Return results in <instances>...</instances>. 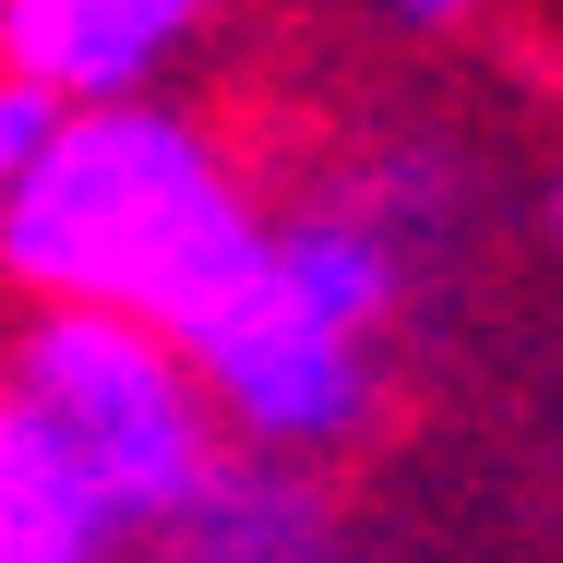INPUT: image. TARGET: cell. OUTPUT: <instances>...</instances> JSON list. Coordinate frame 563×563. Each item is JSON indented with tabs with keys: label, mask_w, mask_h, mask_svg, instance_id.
I'll list each match as a JSON object with an SVG mask.
<instances>
[{
	"label": "cell",
	"mask_w": 563,
	"mask_h": 563,
	"mask_svg": "<svg viewBox=\"0 0 563 563\" xmlns=\"http://www.w3.org/2000/svg\"><path fill=\"white\" fill-rule=\"evenodd\" d=\"M252 192L180 109H60V132L0 192V276L36 312H120L144 336L192 347L228 300L264 276Z\"/></svg>",
	"instance_id": "6da1fadb"
},
{
	"label": "cell",
	"mask_w": 563,
	"mask_h": 563,
	"mask_svg": "<svg viewBox=\"0 0 563 563\" xmlns=\"http://www.w3.org/2000/svg\"><path fill=\"white\" fill-rule=\"evenodd\" d=\"M384 312H396L384 228L372 217H288L264 240V276L180 360L217 396L228 432H252L264 455H312V444H347L372 420V396H384V372H372Z\"/></svg>",
	"instance_id": "7a4b0ae2"
},
{
	"label": "cell",
	"mask_w": 563,
	"mask_h": 563,
	"mask_svg": "<svg viewBox=\"0 0 563 563\" xmlns=\"http://www.w3.org/2000/svg\"><path fill=\"white\" fill-rule=\"evenodd\" d=\"M0 396L85 467V492L120 528H180L217 479V396L192 360L120 312H24L0 347Z\"/></svg>",
	"instance_id": "3957f363"
},
{
	"label": "cell",
	"mask_w": 563,
	"mask_h": 563,
	"mask_svg": "<svg viewBox=\"0 0 563 563\" xmlns=\"http://www.w3.org/2000/svg\"><path fill=\"white\" fill-rule=\"evenodd\" d=\"M217 0H0V73L60 97V109H120Z\"/></svg>",
	"instance_id": "277c9868"
},
{
	"label": "cell",
	"mask_w": 563,
	"mask_h": 563,
	"mask_svg": "<svg viewBox=\"0 0 563 563\" xmlns=\"http://www.w3.org/2000/svg\"><path fill=\"white\" fill-rule=\"evenodd\" d=\"M120 516L85 492V467L0 396V563H109Z\"/></svg>",
	"instance_id": "5b68a950"
},
{
	"label": "cell",
	"mask_w": 563,
	"mask_h": 563,
	"mask_svg": "<svg viewBox=\"0 0 563 563\" xmlns=\"http://www.w3.org/2000/svg\"><path fill=\"white\" fill-rule=\"evenodd\" d=\"M180 552L192 563H336V528L276 455H252V467L205 479V504L180 516Z\"/></svg>",
	"instance_id": "8992f818"
},
{
	"label": "cell",
	"mask_w": 563,
	"mask_h": 563,
	"mask_svg": "<svg viewBox=\"0 0 563 563\" xmlns=\"http://www.w3.org/2000/svg\"><path fill=\"white\" fill-rule=\"evenodd\" d=\"M48 132H60V97H36V85H12V73H0V192L24 180V156H36Z\"/></svg>",
	"instance_id": "52a82bcc"
},
{
	"label": "cell",
	"mask_w": 563,
	"mask_h": 563,
	"mask_svg": "<svg viewBox=\"0 0 563 563\" xmlns=\"http://www.w3.org/2000/svg\"><path fill=\"white\" fill-rule=\"evenodd\" d=\"M396 12H420V24H455V12H479V0H396Z\"/></svg>",
	"instance_id": "ba28073f"
},
{
	"label": "cell",
	"mask_w": 563,
	"mask_h": 563,
	"mask_svg": "<svg viewBox=\"0 0 563 563\" xmlns=\"http://www.w3.org/2000/svg\"><path fill=\"white\" fill-rule=\"evenodd\" d=\"M552 228H563V180H552Z\"/></svg>",
	"instance_id": "9c48e42d"
}]
</instances>
